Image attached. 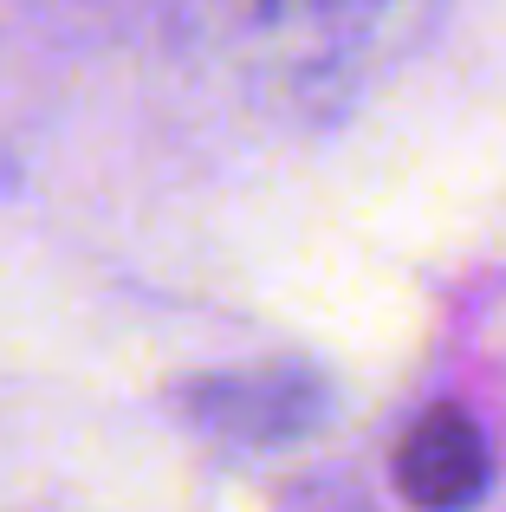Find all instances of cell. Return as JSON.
<instances>
[{
	"label": "cell",
	"mask_w": 506,
	"mask_h": 512,
	"mask_svg": "<svg viewBox=\"0 0 506 512\" xmlns=\"http://www.w3.org/2000/svg\"><path fill=\"white\" fill-rule=\"evenodd\" d=\"M221 13L260 65L338 85L390 59L422 26L429 0H221Z\"/></svg>",
	"instance_id": "obj_1"
},
{
	"label": "cell",
	"mask_w": 506,
	"mask_h": 512,
	"mask_svg": "<svg viewBox=\"0 0 506 512\" xmlns=\"http://www.w3.org/2000/svg\"><path fill=\"white\" fill-rule=\"evenodd\" d=\"M494 480V454L468 409L435 402L396 441V487L416 512H468Z\"/></svg>",
	"instance_id": "obj_2"
}]
</instances>
